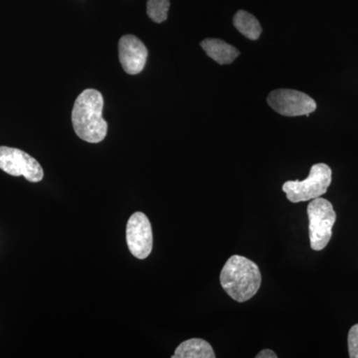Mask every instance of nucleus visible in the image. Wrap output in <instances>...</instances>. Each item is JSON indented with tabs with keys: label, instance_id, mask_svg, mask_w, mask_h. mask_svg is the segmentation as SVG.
Masks as SVG:
<instances>
[{
	"label": "nucleus",
	"instance_id": "f257e3e1",
	"mask_svg": "<svg viewBox=\"0 0 358 358\" xmlns=\"http://www.w3.org/2000/svg\"><path fill=\"white\" fill-rule=\"evenodd\" d=\"M103 98L95 89L84 90L74 103L72 124L75 133L81 140L98 143L105 140L108 124L103 117Z\"/></svg>",
	"mask_w": 358,
	"mask_h": 358
},
{
	"label": "nucleus",
	"instance_id": "f03ea898",
	"mask_svg": "<svg viewBox=\"0 0 358 358\" xmlns=\"http://www.w3.org/2000/svg\"><path fill=\"white\" fill-rule=\"evenodd\" d=\"M261 282L260 268L246 257L231 256L221 271V286L238 303L251 300L258 293Z\"/></svg>",
	"mask_w": 358,
	"mask_h": 358
},
{
	"label": "nucleus",
	"instance_id": "7ed1b4c3",
	"mask_svg": "<svg viewBox=\"0 0 358 358\" xmlns=\"http://www.w3.org/2000/svg\"><path fill=\"white\" fill-rule=\"evenodd\" d=\"M331 167L326 164H313L305 180H289L282 185V192L293 203L310 201L326 194L331 183Z\"/></svg>",
	"mask_w": 358,
	"mask_h": 358
},
{
	"label": "nucleus",
	"instance_id": "20e7f679",
	"mask_svg": "<svg viewBox=\"0 0 358 358\" xmlns=\"http://www.w3.org/2000/svg\"><path fill=\"white\" fill-rule=\"evenodd\" d=\"M308 216L310 248L313 251H322L333 236V227L336 221L333 204L322 197L313 199L308 206Z\"/></svg>",
	"mask_w": 358,
	"mask_h": 358
},
{
	"label": "nucleus",
	"instance_id": "39448f33",
	"mask_svg": "<svg viewBox=\"0 0 358 358\" xmlns=\"http://www.w3.org/2000/svg\"><path fill=\"white\" fill-rule=\"evenodd\" d=\"M0 169L13 176H23L30 182H39L44 178L39 162L18 148L0 147Z\"/></svg>",
	"mask_w": 358,
	"mask_h": 358
},
{
	"label": "nucleus",
	"instance_id": "423d86ee",
	"mask_svg": "<svg viewBox=\"0 0 358 358\" xmlns=\"http://www.w3.org/2000/svg\"><path fill=\"white\" fill-rule=\"evenodd\" d=\"M267 101L273 110L286 117H308L317 109V103L313 98L296 90H275L271 92Z\"/></svg>",
	"mask_w": 358,
	"mask_h": 358
},
{
	"label": "nucleus",
	"instance_id": "0eeeda50",
	"mask_svg": "<svg viewBox=\"0 0 358 358\" xmlns=\"http://www.w3.org/2000/svg\"><path fill=\"white\" fill-rule=\"evenodd\" d=\"M127 244L131 255L145 260L152 253L154 237L150 219L143 212H136L129 217L126 230Z\"/></svg>",
	"mask_w": 358,
	"mask_h": 358
},
{
	"label": "nucleus",
	"instance_id": "6e6552de",
	"mask_svg": "<svg viewBox=\"0 0 358 358\" xmlns=\"http://www.w3.org/2000/svg\"><path fill=\"white\" fill-rule=\"evenodd\" d=\"M148 56L147 47L138 37L129 34L120 39V62L127 74H140L147 64Z\"/></svg>",
	"mask_w": 358,
	"mask_h": 358
},
{
	"label": "nucleus",
	"instance_id": "1a4fd4ad",
	"mask_svg": "<svg viewBox=\"0 0 358 358\" xmlns=\"http://www.w3.org/2000/svg\"><path fill=\"white\" fill-rule=\"evenodd\" d=\"M205 53L220 65L231 64L240 55V52L223 40L207 38L201 42Z\"/></svg>",
	"mask_w": 358,
	"mask_h": 358
},
{
	"label": "nucleus",
	"instance_id": "9d476101",
	"mask_svg": "<svg viewBox=\"0 0 358 358\" xmlns=\"http://www.w3.org/2000/svg\"><path fill=\"white\" fill-rule=\"evenodd\" d=\"M173 358H215L210 343L201 338H190L183 341L176 348Z\"/></svg>",
	"mask_w": 358,
	"mask_h": 358
},
{
	"label": "nucleus",
	"instance_id": "9b49d317",
	"mask_svg": "<svg viewBox=\"0 0 358 358\" xmlns=\"http://www.w3.org/2000/svg\"><path fill=\"white\" fill-rule=\"evenodd\" d=\"M235 28L250 40H258L262 33L260 22L251 13L239 10L233 18Z\"/></svg>",
	"mask_w": 358,
	"mask_h": 358
},
{
	"label": "nucleus",
	"instance_id": "f8f14e48",
	"mask_svg": "<svg viewBox=\"0 0 358 358\" xmlns=\"http://www.w3.org/2000/svg\"><path fill=\"white\" fill-rule=\"evenodd\" d=\"M169 6V0H148V17L157 23L164 22L167 20Z\"/></svg>",
	"mask_w": 358,
	"mask_h": 358
},
{
	"label": "nucleus",
	"instance_id": "ddd939ff",
	"mask_svg": "<svg viewBox=\"0 0 358 358\" xmlns=\"http://www.w3.org/2000/svg\"><path fill=\"white\" fill-rule=\"evenodd\" d=\"M348 352L350 358H358V324H355L348 333Z\"/></svg>",
	"mask_w": 358,
	"mask_h": 358
},
{
	"label": "nucleus",
	"instance_id": "4468645a",
	"mask_svg": "<svg viewBox=\"0 0 358 358\" xmlns=\"http://www.w3.org/2000/svg\"><path fill=\"white\" fill-rule=\"evenodd\" d=\"M257 358H277L278 355H275L273 350H263L262 352L258 353L256 355Z\"/></svg>",
	"mask_w": 358,
	"mask_h": 358
}]
</instances>
